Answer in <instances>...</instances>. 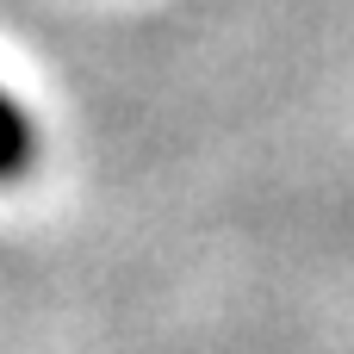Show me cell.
<instances>
[{
  "instance_id": "cell-1",
  "label": "cell",
  "mask_w": 354,
  "mask_h": 354,
  "mask_svg": "<svg viewBox=\"0 0 354 354\" xmlns=\"http://www.w3.org/2000/svg\"><path fill=\"white\" fill-rule=\"evenodd\" d=\"M31 168H37V124L12 93H0V187L25 180Z\"/></svg>"
}]
</instances>
